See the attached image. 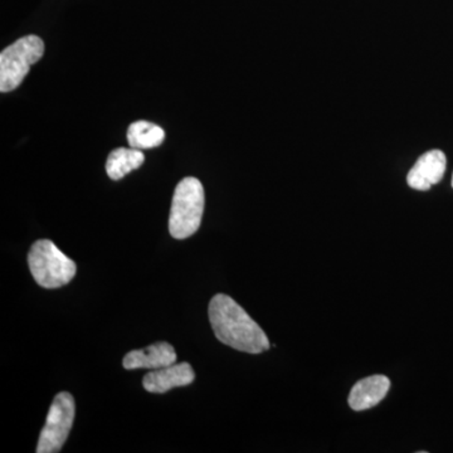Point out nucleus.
Listing matches in <instances>:
<instances>
[{"label": "nucleus", "instance_id": "10", "mask_svg": "<svg viewBox=\"0 0 453 453\" xmlns=\"http://www.w3.org/2000/svg\"><path fill=\"white\" fill-rule=\"evenodd\" d=\"M145 162L144 154L139 149L119 148L107 157L106 172L112 180H120L133 170L139 169Z\"/></svg>", "mask_w": 453, "mask_h": 453}, {"label": "nucleus", "instance_id": "9", "mask_svg": "<svg viewBox=\"0 0 453 453\" xmlns=\"http://www.w3.org/2000/svg\"><path fill=\"white\" fill-rule=\"evenodd\" d=\"M390 388L389 378L386 375H372L365 380L357 381L356 386L351 388L349 395L348 403L351 410L366 411L375 407L386 398Z\"/></svg>", "mask_w": 453, "mask_h": 453}, {"label": "nucleus", "instance_id": "12", "mask_svg": "<svg viewBox=\"0 0 453 453\" xmlns=\"http://www.w3.org/2000/svg\"><path fill=\"white\" fill-rule=\"evenodd\" d=\"M452 188H453V175H452Z\"/></svg>", "mask_w": 453, "mask_h": 453}, {"label": "nucleus", "instance_id": "1", "mask_svg": "<svg viewBox=\"0 0 453 453\" xmlns=\"http://www.w3.org/2000/svg\"><path fill=\"white\" fill-rule=\"evenodd\" d=\"M211 329L223 344L249 354H261L270 342L259 325L232 297L219 294L208 309Z\"/></svg>", "mask_w": 453, "mask_h": 453}, {"label": "nucleus", "instance_id": "3", "mask_svg": "<svg viewBox=\"0 0 453 453\" xmlns=\"http://www.w3.org/2000/svg\"><path fill=\"white\" fill-rule=\"evenodd\" d=\"M28 266L35 281L44 288L67 285L77 273L76 264L52 241L40 240L32 244Z\"/></svg>", "mask_w": 453, "mask_h": 453}, {"label": "nucleus", "instance_id": "2", "mask_svg": "<svg viewBox=\"0 0 453 453\" xmlns=\"http://www.w3.org/2000/svg\"><path fill=\"white\" fill-rule=\"evenodd\" d=\"M204 189L196 178L183 179L175 188L169 217V232L175 240H186L198 231L204 211Z\"/></svg>", "mask_w": 453, "mask_h": 453}, {"label": "nucleus", "instance_id": "4", "mask_svg": "<svg viewBox=\"0 0 453 453\" xmlns=\"http://www.w3.org/2000/svg\"><path fill=\"white\" fill-rule=\"evenodd\" d=\"M44 43L38 35H27L0 53V91L19 88L32 65L43 57Z\"/></svg>", "mask_w": 453, "mask_h": 453}, {"label": "nucleus", "instance_id": "11", "mask_svg": "<svg viewBox=\"0 0 453 453\" xmlns=\"http://www.w3.org/2000/svg\"><path fill=\"white\" fill-rule=\"evenodd\" d=\"M164 140H165V131L151 122H133L127 130V142L130 148L139 149V150L157 148L163 144Z\"/></svg>", "mask_w": 453, "mask_h": 453}, {"label": "nucleus", "instance_id": "6", "mask_svg": "<svg viewBox=\"0 0 453 453\" xmlns=\"http://www.w3.org/2000/svg\"><path fill=\"white\" fill-rule=\"evenodd\" d=\"M447 166L446 155L441 150H431L423 154L407 175L408 186L412 189H431L432 186L440 183L445 175Z\"/></svg>", "mask_w": 453, "mask_h": 453}, {"label": "nucleus", "instance_id": "8", "mask_svg": "<svg viewBox=\"0 0 453 453\" xmlns=\"http://www.w3.org/2000/svg\"><path fill=\"white\" fill-rule=\"evenodd\" d=\"M177 353L169 342H155L149 347L133 350L124 357V368L127 371L134 369H155L165 368L177 363Z\"/></svg>", "mask_w": 453, "mask_h": 453}, {"label": "nucleus", "instance_id": "7", "mask_svg": "<svg viewBox=\"0 0 453 453\" xmlns=\"http://www.w3.org/2000/svg\"><path fill=\"white\" fill-rule=\"evenodd\" d=\"M196 380V372L188 363L173 365L148 372L142 380V386L148 392L163 395L177 387H187Z\"/></svg>", "mask_w": 453, "mask_h": 453}, {"label": "nucleus", "instance_id": "5", "mask_svg": "<svg viewBox=\"0 0 453 453\" xmlns=\"http://www.w3.org/2000/svg\"><path fill=\"white\" fill-rule=\"evenodd\" d=\"M76 405L73 396L67 392L59 393L50 405L46 425L42 429L37 453H57L61 451L71 428H73Z\"/></svg>", "mask_w": 453, "mask_h": 453}]
</instances>
